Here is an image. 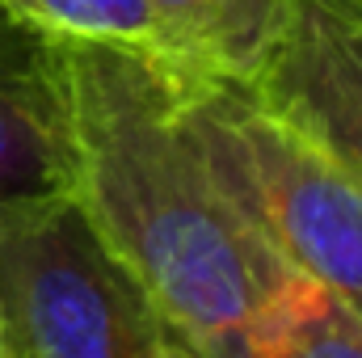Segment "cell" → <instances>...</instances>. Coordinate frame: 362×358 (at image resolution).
I'll list each match as a JSON object with an SVG mask.
<instances>
[{
  "instance_id": "9",
  "label": "cell",
  "mask_w": 362,
  "mask_h": 358,
  "mask_svg": "<svg viewBox=\"0 0 362 358\" xmlns=\"http://www.w3.org/2000/svg\"><path fill=\"white\" fill-rule=\"evenodd\" d=\"M0 358H4V354H0Z\"/></svg>"
},
{
  "instance_id": "3",
  "label": "cell",
  "mask_w": 362,
  "mask_h": 358,
  "mask_svg": "<svg viewBox=\"0 0 362 358\" xmlns=\"http://www.w3.org/2000/svg\"><path fill=\"white\" fill-rule=\"evenodd\" d=\"M4 358H198L72 190L0 207Z\"/></svg>"
},
{
  "instance_id": "2",
  "label": "cell",
  "mask_w": 362,
  "mask_h": 358,
  "mask_svg": "<svg viewBox=\"0 0 362 358\" xmlns=\"http://www.w3.org/2000/svg\"><path fill=\"white\" fill-rule=\"evenodd\" d=\"M169 85L202 161L262 228L274 253L362 316L358 173L270 110L249 85L177 76H169Z\"/></svg>"
},
{
  "instance_id": "5",
  "label": "cell",
  "mask_w": 362,
  "mask_h": 358,
  "mask_svg": "<svg viewBox=\"0 0 362 358\" xmlns=\"http://www.w3.org/2000/svg\"><path fill=\"white\" fill-rule=\"evenodd\" d=\"M72 190L64 42L0 8V207Z\"/></svg>"
},
{
  "instance_id": "7",
  "label": "cell",
  "mask_w": 362,
  "mask_h": 358,
  "mask_svg": "<svg viewBox=\"0 0 362 358\" xmlns=\"http://www.w3.org/2000/svg\"><path fill=\"white\" fill-rule=\"evenodd\" d=\"M257 358H362V316L303 278Z\"/></svg>"
},
{
  "instance_id": "4",
  "label": "cell",
  "mask_w": 362,
  "mask_h": 358,
  "mask_svg": "<svg viewBox=\"0 0 362 358\" xmlns=\"http://www.w3.org/2000/svg\"><path fill=\"white\" fill-rule=\"evenodd\" d=\"M249 89L362 178V0H291Z\"/></svg>"
},
{
  "instance_id": "1",
  "label": "cell",
  "mask_w": 362,
  "mask_h": 358,
  "mask_svg": "<svg viewBox=\"0 0 362 358\" xmlns=\"http://www.w3.org/2000/svg\"><path fill=\"white\" fill-rule=\"evenodd\" d=\"M72 194L198 358H257L299 274L202 161L160 64L64 42Z\"/></svg>"
},
{
  "instance_id": "6",
  "label": "cell",
  "mask_w": 362,
  "mask_h": 358,
  "mask_svg": "<svg viewBox=\"0 0 362 358\" xmlns=\"http://www.w3.org/2000/svg\"><path fill=\"white\" fill-rule=\"evenodd\" d=\"M148 51L177 81L253 85L278 47L291 0H144Z\"/></svg>"
},
{
  "instance_id": "8",
  "label": "cell",
  "mask_w": 362,
  "mask_h": 358,
  "mask_svg": "<svg viewBox=\"0 0 362 358\" xmlns=\"http://www.w3.org/2000/svg\"><path fill=\"white\" fill-rule=\"evenodd\" d=\"M0 8L55 42H118L148 51L144 0H0Z\"/></svg>"
}]
</instances>
